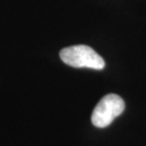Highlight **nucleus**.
Returning a JSON list of instances; mask_svg holds the SVG:
<instances>
[{
    "label": "nucleus",
    "mask_w": 146,
    "mask_h": 146,
    "mask_svg": "<svg viewBox=\"0 0 146 146\" xmlns=\"http://www.w3.org/2000/svg\"><path fill=\"white\" fill-rule=\"evenodd\" d=\"M123 100L116 94H108L102 99L93 110L91 121L94 126L104 128L108 126L117 117L124 111Z\"/></svg>",
    "instance_id": "obj_2"
},
{
    "label": "nucleus",
    "mask_w": 146,
    "mask_h": 146,
    "mask_svg": "<svg viewBox=\"0 0 146 146\" xmlns=\"http://www.w3.org/2000/svg\"><path fill=\"white\" fill-rule=\"evenodd\" d=\"M60 58L72 68H86L101 70L104 68V59L92 48L86 45L71 46L60 51Z\"/></svg>",
    "instance_id": "obj_1"
}]
</instances>
